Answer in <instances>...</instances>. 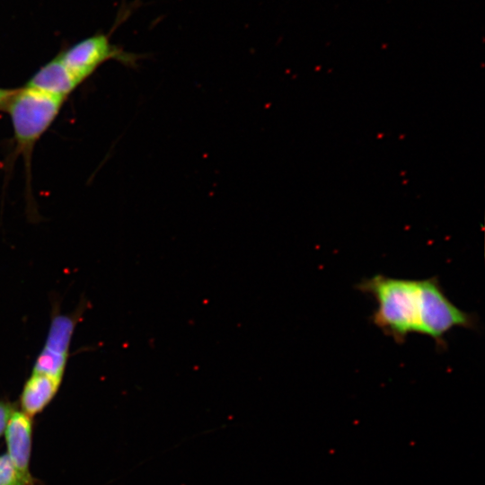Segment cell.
<instances>
[{
    "mask_svg": "<svg viewBox=\"0 0 485 485\" xmlns=\"http://www.w3.org/2000/svg\"><path fill=\"white\" fill-rule=\"evenodd\" d=\"M356 288L370 295L377 304L371 322L399 344L419 329V279L376 274L364 278Z\"/></svg>",
    "mask_w": 485,
    "mask_h": 485,
    "instance_id": "6da1fadb",
    "label": "cell"
},
{
    "mask_svg": "<svg viewBox=\"0 0 485 485\" xmlns=\"http://www.w3.org/2000/svg\"><path fill=\"white\" fill-rule=\"evenodd\" d=\"M64 99L28 87L17 89L6 110L12 121L17 148L26 155L57 116Z\"/></svg>",
    "mask_w": 485,
    "mask_h": 485,
    "instance_id": "7a4b0ae2",
    "label": "cell"
},
{
    "mask_svg": "<svg viewBox=\"0 0 485 485\" xmlns=\"http://www.w3.org/2000/svg\"><path fill=\"white\" fill-rule=\"evenodd\" d=\"M419 310L418 333L432 338L438 348L445 346V336L454 328L476 329L478 318L466 313L445 294L436 277L419 279Z\"/></svg>",
    "mask_w": 485,
    "mask_h": 485,
    "instance_id": "3957f363",
    "label": "cell"
},
{
    "mask_svg": "<svg viewBox=\"0 0 485 485\" xmlns=\"http://www.w3.org/2000/svg\"><path fill=\"white\" fill-rule=\"evenodd\" d=\"M58 57L81 84L109 59L136 66L137 61L146 56L125 52L112 45L107 35L96 34L81 40Z\"/></svg>",
    "mask_w": 485,
    "mask_h": 485,
    "instance_id": "277c9868",
    "label": "cell"
},
{
    "mask_svg": "<svg viewBox=\"0 0 485 485\" xmlns=\"http://www.w3.org/2000/svg\"><path fill=\"white\" fill-rule=\"evenodd\" d=\"M75 321L66 315H56L50 324L45 346L38 356L33 372L63 377Z\"/></svg>",
    "mask_w": 485,
    "mask_h": 485,
    "instance_id": "5b68a950",
    "label": "cell"
},
{
    "mask_svg": "<svg viewBox=\"0 0 485 485\" xmlns=\"http://www.w3.org/2000/svg\"><path fill=\"white\" fill-rule=\"evenodd\" d=\"M32 419L22 410H14L11 415L5 430L6 454L25 477L32 479L30 463L32 445Z\"/></svg>",
    "mask_w": 485,
    "mask_h": 485,
    "instance_id": "8992f818",
    "label": "cell"
},
{
    "mask_svg": "<svg viewBox=\"0 0 485 485\" xmlns=\"http://www.w3.org/2000/svg\"><path fill=\"white\" fill-rule=\"evenodd\" d=\"M78 80L70 73L59 57L39 69L25 87L66 99L77 85Z\"/></svg>",
    "mask_w": 485,
    "mask_h": 485,
    "instance_id": "52a82bcc",
    "label": "cell"
},
{
    "mask_svg": "<svg viewBox=\"0 0 485 485\" xmlns=\"http://www.w3.org/2000/svg\"><path fill=\"white\" fill-rule=\"evenodd\" d=\"M62 377L32 372L21 393L22 411L32 418L41 412L57 392Z\"/></svg>",
    "mask_w": 485,
    "mask_h": 485,
    "instance_id": "ba28073f",
    "label": "cell"
},
{
    "mask_svg": "<svg viewBox=\"0 0 485 485\" xmlns=\"http://www.w3.org/2000/svg\"><path fill=\"white\" fill-rule=\"evenodd\" d=\"M0 485H33L32 479L25 477L13 465L6 454L0 455Z\"/></svg>",
    "mask_w": 485,
    "mask_h": 485,
    "instance_id": "9c48e42d",
    "label": "cell"
},
{
    "mask_svg": "<svg viewBox=\"0 0 485 485\" xmlns=\"http://www.w3.org/2000/svg\"><path fill=\"white\" fill-rule=\"evenodd\" d=\"M14 410L11 404L0 401V436L4 433L7 422Z\"/></svg>",
    "mask_w": 485,
    "mask_h": 485,
    "instance_id": "30bf717a",
    "label": "cell"
},
{
    "mask_svg": "<svg viewBox=\"0 0 485 485\" xmlns=\"http://www.w3.org/2000/svg\"><path fill=\"white\" fill-rule=\"evenodd\" d=\"M17 89L0 88V110H4Z\"/></svg>",
    "mask_w": 485,
    "mask_h": 485,
    "instance_id": "8fae6325",
    "label": "cell"
}]
</instances>
